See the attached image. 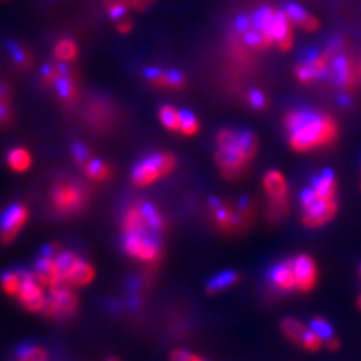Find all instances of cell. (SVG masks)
Masks as SVG:
<instances>
[{
  "label": "cell",
  "instance_id": "cell-1",
  "mask_svg": "<svg viewBox=\"0 0 361 361\" xmlns=\"http://www.w3.org/2000/svg\"><path fill=\"white\" fill-rule=\"evenodd\" d=\"M289 145L297 152H309L331 145L337 139V123L325 113L312 110H290L285 116Z\"/></svg>",
  "mask_w": 361,
  "mask_h": 361
},
{
  "label": "cell",
  "instance_id": "cell-2",
  "mask_svg": "<svg viewBox=\"0 0 361 361\" xmlns=\"http://www.w3.org/2000/svg\"><path fill=\"white\" fill-rule=\"evenodd\" d=\"M208 208L217 228L228 235L241 233L250 226L255 217L253 200L248 196L240 197L236 203L211 197Z\"/></svg>",
  "mask_w": 361,
  "mask_h": 361
},
{
  "label": "cell",
  "instance_id": "cell-3",
  "mask_svg": "<svg viewBox=\"0 0 361 361\" xmlns=\"http://www.w3.org/2000/svg\"><path fill=\"white\" fill-rule=\"evenodd\" d=\"M87 199L89 193L86 187L71 178H61L50 190V205L62 217L80 214L87 205Z\"/></svg>",
  "mask_w": 361,
  "mask_h": 361
},
{
  "label": "cell",
  "instance_id": "cell-4",
  "mask_svg": "<svg viewBox=\"0 0 361 361\" xmlns=\"http://www.w3.org/2000/svg\"><path fill=\"white\" fill-rule=\"evenodd\" d=\"M176 164V157L169 152H157L145 157L143 160L134 166L131 173V183L135 187H149L157 183V180L172 173Z\"/></svg>",
  "mask_w": 361,
  "mask_h": 361
},
{
  "label": "cell",
  "instance_id": "cell-5",
  "mask_svg": "<svg viewBox=\"0 0 361 361\" xmlns=\"http://www.w3.org/2000/svg\"><path fill=\"white\" fill-rule=\"evenodd\" d=\"M77 309L78 298L73 290V286L63 280L61 283L50 288L42 313L50 319L63 321L74 316Z\"/></svg>",
  "mask_w": 361,
  "mask_h": 361
},
{
  "label": "cell",
  "instance_id": "cell-6",
  "mask_svg": "<svg viewBox=\"0 0 361 361\" xmlns=\"http://www.w3.org/2000/svg\"><path fill=\"white\" fill-rule=\"evenodd\" d=\"M331 62L333 54L329 50L324 49L319 51L312 49L304 53L302 59L295 66V75L302 85L324 80L331 74Z\"/></svg>",
  "mask_w": 361,
  "mask_h": 361
},
{
  "label": "cell",
  "instance_id": "cell-7",
  "mask_svg": "<svg viewBox=\"0 0 361 361\" xmlns=\"http://www.w3.org/2000/svg\"><path fill=\"white\" fill-rule=\"evenodd\" d=\"M123 252L146 264H155L161 256V243L158 235L151 232L123 233Z\"/></svg>",
  "mask_w": 361,
  "mask_h": 361
},
{
  "label": "cell",
  "instance_id": "cell-8",
  "mask_svg": "<svg viewBox=\"0 0 361 361\" xmlns=\"http://www.w3.org/2000/svg\"><path fill=\"white\" fill-rule=\"evenodd\" d=\"M41 77L44 85L54 87L56 92H58V97L63 103L71 104L78 98V85L75 78L62 62L45 65Z\"/></svg>",
  "mask_w": 361,
  "mask_h": 361
},
{
  "label": "cell",
  "instance_id": "cell-9",
  "mask_svg": "<svg viewBox=\"0 0 361 361\" xmlns=\"http://www.w3.org/2000/svg\"><path fill=\"white\" fill-rule=\"evenodd\" d=\"M17 298L23 307L33 313L42 312L45 301H47V295L42 290V285L39 283L35 274L27 269H23V281Z\"/></svg>",
  "mask_w": 361,
  "mask_h": 361
},
{
  "label": "cell",
  "instance_id": "cell-10",
  "mask_svg": "<svg viewBox=\"0 0 361 361\" xmlns=\"http://www.w3.org/2000/svg\"><path fill=\"white\" fill-rule=\"evenodd\" d=\"M29 219V209L23 203H13L0 216V240L11 243L16 240L20 231L25 228Z\"/></svg>",
  "mask_w": 361,
  "mask_h": 361
},
{
  "label": "cell",
  "instance_id": "cell-11",
  "mask_svg": "<svg viewBox=\"0 0 361 361\" xmlns=\"http://www.w3.org/2000/svg\"><path fill=\"white\" fill-rule=\"evenodd\" d=\"M293 271L297 279V290L310 292L318 281V267H316L313 257L309 255H298L292 259Z\"/></svg>",
  "mask_w": 361,
  "mask_h": 361
},
{
  "label": "cell",
  "instance_id": "cell-12",
  "mask_svg": "<svg viewBox=\"0 0 361 361\" xmlns=\"http://www.w3.org/2000/svg\"><path fill=\"white\" fill-rule=\"evenodd\" d=\"M338 203L336 200H319L316 205L309 209H302L301 212V221L306 228L316 229L321 226L326 224L337 214Z\"/></svg>",
  "mask_w": 361,
  "mask_h": 361
},
{
  "label": "cell",
  "instance_id": "cell-13",
  "mask_svg": "<svg viewBox=\"0 0 361 361\" xmlns=\"http://www.w3.org/2000/svg\"><path fill=\"white\" fill-rule=\"evenodd\" d=\"M145 78L160 89L179 90L187 85V78L183 73L175 70H161V68H148L145 71Z\"/></svg>",
  "mask_w": 361,
  "mask_h": 361
},
{
  "label": "cell",
  "instance_id": "cell-14",
  "mask_svg": "<svg viewBox=\"0 0 361 361\" xmlns=\"http://www.w3.org/2000/svg\"><path fill=\"white\" fill-rule=\"evenodd\" d=\"M33 274H35V277L42 286H49V289L63 281V277L61 274L58 264H56L54 256L45 252H41L38 261L35 262V271H33Z\"/></svg>",
  "mask_w": 361,
  "mask_h": 361
},
{
  "label": "cell",
  "instance_id": "cell-15",
  "mask_svg": "<svg viewBox=\"0 0 361 361\" xmlns=\"http://www.w3.org/2000/svg\"><path fill=\"white\" fill-rule=\"evenodd\" d=\"M268 279L273 286L280 292H292L297 290V279L295 271H293L292 259L289 261H281L276 264L268 271Z\"/></svg>",
  "mask_w": 361,
  "mask_h": 361
},
{
  "label": "cell",
  "instance_id": "cell-16",
  "mask_svg": "<svg viewBox=\"0 0 361 361\" xmlns=\"http://www.w3.org/2000/svg\"><path fill=\"white\" fill-rule=\"evenodd\" d=\"M334 83L342 87L346 92L353 90L357 83V77L355 73L351 66V62L348 61L346 56L343 53H338L333 58L331 62V74Z\"/></svg>",
  "mask_w": 361,
  "mask_h": 361
},
{
  "label": "cell",
  "instance_id": "cell-17",
  "mask_svg": "<svg viewBox=\"0 0 361 361\" xmlns=\"http://www.w3.org/2000/svg\"><path fill=\"white\" fill-rule=\"evenodd\" d=\"M316 195L322 200H336L337 199V184L336 176L331 169H324V171L314 176L310 185Z\"/></svg>",
  "mask_w": 361,
  "mask_h": 361
},
{
  "label": "cell",
  "instance_id": "cell-18",
  "mask_svg": "<svg viewBox=\"0 0 361 361\" xmlns=\"http://www.w3.org/2000/svg\"><path fill=\"white\" fill-rule=\"evenodd\" d=\"M122 231H123V233L151 232L149 228H148V224H146V221L143 219L140 203H131V205L126 211H123Z\"/></svg>",
  "mask_w": 361,
  "mask_h": 361
},
{
  "label": "cell",
  "instance_id": "cell-19",
  "mask_svg": "<svg viewBox=\"0 0 361 361\" xmlns=\"http://www.w3.org/2000/svg\"><path fill=\"white\" fill-rule=\"evenodd\" d=\"M283 11L286 13L292 25H297L298 27L304 29L306 32H316L321 26L318 18L310 16L306 9L301 8L297 4H288Z\"/></svg>",
  "mask_w": 361,
  "mask_h": 361
},
{
  "label": "cell",
  "instance_id": "cell-20",
  "mask_svg": "<svg viewBox=\"0 0 361 361\" xmlns=\"http://www.w3.org/2000/svg\"><path fill=\"white\" fill-rule=\"evenodd\" d=\"M264 188L269 199H279L289 196V188L286 184L285 176L276 169H271L264 176Z\"/></svg>",
  "mask_w": 361,
  "mask_h": 361
},
{
  "label": "cell",
  "instance_id": "cell-21",
  "mask_svg": "<svg viewBox=\"0 0 361 361\" xmlns=\"http://www.w3.org/2000/svg\"><path fill=\"white\" fill-rule=\"evenodd\" d=\"M240 279L241 276L236 273V271H232V269L221 271V273L216 274L207 281L205 290L207 293H209V295H216V293H220L226 289L235 286L240 281Z\"/></svg>",
  "mask_w": 361,
  "mask_h": 361
},
{
  "label": "cell",
  "instance_id": "cell-22",
  "mask_svg": "<svg viewBox=\"0 0 361 361\" xmlns=\"http://www.w3.org/2000/svg\"><path fill=\"white\" fill-rule=\"evenodd\" d=\"M95 277V269L85 259H80L78 264L71 269V273L66 276L65 281L70 283L73 288H83L89 285Z\"/></svg>",
  "mask_w": 361,
  "mask_h": 361
},
{
  "label": "cell",
  "instance_id": "cell-23",
  "mask_svg": "<svg viewBox=\"0 0 361 361\" xmlns=\"http://www.w3.org/2000/svg\"><path fill=\"white\" fill-rule=\"evenodd\" d=\"M80 169L87 179L95 180V183H104V180L111 178V167L95 155L90 157Z\"/></svg>",
  "mask_w": 361,
  "mask_h": 361
},
{
  "label": "cell",
  "instance_id": "cell-24",
  "mask_svg": "<svg viewBox=\"0 0 361 361\" xmlns=\"http://www.w3.org/2000/svg\"><path fill=\"white\" fill-rule=\"evenodd\" d=\"M140 208L143 212V219L148 224V228L152 233L160 235L166 229V219L154 203L151 202H140Z\"/></svg>",
  "mask_w": 361,
  "mask_h": 361
},
{
  "label": "cell",
  "instance_id": "cell-25",
  "mask_svg": "<svg viewBox=\"0 0 361 361\" xmlns=\"http://www.w3.org/2000/svg\"><path fill=\"white\" fill-rule=\"evenodd\" d=\"M32 163H33L32 154L26 148H21V146H17V148L11 149L6 155L8 167L17 173L27 172L32 167Z\"/></svg>",
  "mask_w": 361,
  "mask_h": 361
},
{
  "label": "cell",
  "instance_id": "cell-26",
  "mask_svg": "<svg viewBox=\"0 0 361 361\" xmlns=\"http://www.w3.org/2000/svg\"><path fill=\"white\" fill-rule=\"evenodd\" d=\"M280 329L283 331V334L289 338L290 342H293L295 345L301 346L304 336L307 333V326L301 324L298 319L295 318H285L283 321L280 322Z\"/></svg>",
  "mask_w": 361,
  "mask_h": 361
},
{
  "label": "cell",
  "instance_id": "cell-27",
  "mask_svg": "<svg viewBox=\"0 0 361 361\" xmlns=\"http://www.w3.org/2000/svg\"><path fill=\"white\" fill-rule=\"evenodd\" d=\"M290 211V199L289 196L279 197V199H269L268 208H267V217L271 223H280L285 220Z\"/></svg>",
  "mask_w": 361,
  "mask_h": 361
},
{
  "label": "cell",
  "instance_id": "cell-28",
  "mask_svg": "<svg viewBox=\"0 0 361 361\" xmlns=\"http://www.w3.org/2000/svg\"><path fill=\"white\" fill-rule=\"evenodd\" d=\"M17 361H49V354L37 343L26 342L16 349Z\"/></svg>",
  "mask_w": 361,
  "mask_h": 361
},
{
  "label": "cell",
  "instance_id": "cell-29",
  "mask_svg": "<svg viewBox=\"0 0 361 361\" xmlns=\"http://www.w3.org/2000/svg\"><path fill=\"white\" fill-rule=\"evenodd\" d=\"M54 58L58 62L66 63V62H73L77 59L78 56V45L75 41L70 38H62L54 45Z\"/></svg>",
  "mask_w": 361,
  "mask_h": 361
},
{
  "label": "cell",
  "instance_id": "cell-30",
  "mask_svg": "<svg viewBox=\"0 0 361 361\" xmlns=\"http://www.w3.org/2000/svg\"><path fill=\"white\" fill-rule=\"evenodd\" d=\"M23 281V268H16L0 276V286L9 297H17Z\"/></svg>",
  "mask_w": 361,
  "mask_h": 361
},
{
  "label": "cell",
  "instance_id": "cell-31",
  "mask_svg": "<svg viewBox=\"0 0 361 361\" xmlns=\"http://www.w3.org/2000/svg\"><path fill=\"white\" fill-rule=\"evenodd\" d=\"M238 148L241 154L244 155L245 161H252L257 154L259 148V140L253 131H240V139H238Z\"/></svg>",
  "mask_w": 361,
  "mask_h": 361
},
{
  "label": "cell",
  "instance_id": "cell-32",
  "mask_svg": "<svg viewBox=\"0 0 361 361\" xmlns=\"http://www.w3.org/2000/svg\"><path fill=\"white\" fill-rule=\"evenodd\" d=\"M158 118L163 126L173 133H180V110L173 106H163L158 111Z\"/></svg>",
  "mask_w": 361,
  "mask_h": 361
},
{
  "label": "cell",
  "instance_id": "cell-33",
  "mask_svg": "<svg viewBox=\"0 0 361 361\" xmlns=\"http://www.w3.org/2000/svg\"><path fill=\"white\" fill-rule=\"evenodd\" d=\"M54 259H56V264H58L61 274H62V277L65 280L66 276L71 273V269L78 264V261H80L82 257L77 256L71 250H61V252H58V255L54 256Z\"/></svg>",
  "mask_w": 361,
  "mask_h": 361
},
{
  "label": "cell",
  "instance_id": "cell-34",
  "mask_svg": "<svg viewBox=\"0 0 361 361\" xmlns=\"http://www.w3.org/2000/svg\"><path fill=\"white\" fill-rule=\"evenodd\" d=\"M8 50H9L11 58H13L14 63L20 68V70L26 71L32 66V56L26 47H23V45H20L17 42H13V44H9Z\"/></svg>",
  "mask_w": 361,
  "mask_h": 361
},
{
  "label": "cell",
  "instance_id": "cell-35",
  "mask_svg": "<svg viewBox=\"0 0 361 361\" xmlns=\"http://www.w3.org/2000/svg\"><path fill=\"white\" fill-rule=\"evenodd\" d=\"M200 130V122L195 113L190 110H180V133L184 135H196Z\"/></svg>",
  "mask_w": 361,
  "mask_h": 361
},
{
  "label": "cell",
  "instance_id": "cell-36",
  "mask_svg": "<svg viewBox=\"0 0 361 361\" xmlns=\"http://www.w3.org/2000/svg\"><path fill=\"white\" fill-rule=\"evenodd\" d=\"M11 118H13V109H11L9 89L0 85V126L9 122Z\"/></svg>",
  "mask_w": 361,
  "mask_h": 361
},
{
  "label": "cell",
  "instance_id": "cell-37",
  "mask_svg": "<svg viewBox=\"0 0 361 361\" xmlns=\"http://www.w3.org/2000/svg\"><path fill=\"white\" fill-rule=\"evenodd\" d=\"M310 330H312L313 333L318 334V336L322 338V341H324V343H325V341H329L330 337L336 336V334H334L333 325H331L329 321H326V319L321 318V316H318V318L312 319V322H310Z\"/></svg>",
  "mask_w": 361,
  "mask_h": 361
},
{
  "label": "cell",
  "instance_id": "cell-38",
  "mask_svg": "<svg viewBox=\"0 0 361 361\" xmlns=\"http://www.w3.org/2000/svg\"><path fill=\"white\" fill-rule=\"evenodd\" d=\"M322 345H325L322 338L316 333H313L309 326V330H307L306 336H304V341H302L301 346L304 349H307V351H310V353H316V351H319Z\"/></svg>",
  "mask_w": 361,
  "mask_h": 361
},
{
  "label": "cell",
  "instance_id": "cell-39",
  "mask_svg": "<svg viewBox=\"0 0 361 361\" xmlns=\"http://www.w3.org/2000/svg\"><path fill=\"white\" fill-rule=\"evenodd\" d=\"M319 200H322V199L318 197V195H316V191H314L312 187L304 188V190L301 191V193H300V203H301L302 209L312 208V207L316 205V203H318Z\"/></svg>",
  "mask_w": 361,
  "mask_h": 361
},
{
  "label": "cell",
  "instance_id": "cell-40",
  "mask_svg": "<svg viewBox=\"0 0 361 361\" xmlns=\"http://www.w3.org/2000/svg\"><path fill=\"white\" fill-rule=\"evenodd\" d=\"M92 155L94 154L90 152L89 148H86L85 145H82V143L73 145V158H74V161L77 163L78 167H82Z\"/></svg>",
  "mask_w": 361,
  "mask_h": 361
},
{
  "label": "cell",
  "instance_id": "cell-41",
  "mask_svg": "<svg viewBox=\"0 0 361 361\" xmlns=\"http://www.w3.org/2000/svg\"><path fill=\"white\" fill-rule=\"evenodd\" d=\"M169 357H171V361H209L199 357L195 353L187 351V349H173Z\"/></svg>",
  "mask_w": 361,
  "mask_h": 361
},
{
  "label": "cell",
  "instance_id": "cell-42",
  "mask_svg": "<svg viewBox=\"0 0 361 361\" xmlns=\"http://www.w3.org/2000/svg\"><path fill=\"white\" fill-rule=\"evenodd\" d=\"M247 98H248V103H250V106L256 110H262L267 107V97L259 89H252L250 92H248Z\"/></svg>",
  "mask_w": 361,
  "mask_h": 361
},
{
  "label": "cell",
  "instance_id": "cell-43",
  "mask_svg": "<svg viewBox=\"0 0 361 361\" xmlns=\"http://www.w3.org/2000/svg\"><path fill=\"white\" fill-rule=\"evenodd\" d=\"M115 25L118 32L122 33V35H128V33L133 30V21L128 18V16L115 21Z\"/></svg>",
  "mask_w": 361,
  "mask_h": 361
},
{
  "label": "cell",
  "instance_id": "cell-44",
  "mask_svg": "<svg viewBox=\"0 0 361 361\" xmlns=\"http://www.w3.org/2000/svg\"><path fill=\"white\" fill-rule=\"evenodd\" d=\"M154 2L155 0H131L130 6L134 11H145L146 8H149Z\"/></svg>",
  "mask_w": 361,
  "mask_h": 361
},
{
  "label": "cell",
  "instance_id": "cell-45",
  "mask_svg": "<svg viewBox=\"0 0 361 361\" xmlns=\"http://www.w3.org/2000/svg\"><path fill=\"white\" fill-rule=\"evenodd\" d=\"M325 346L326 349H330V351H337L338 346H341V342H338V338L336 336H333L329 341H325Z\"/></svg>",
  "mask_w": 361,
  "mask_h": 361
},
{
  "label": "cell",
  "instance_id": "cell-46",
  "mask_svg": "<svg viewBox=\"0 0 361 361\" xmlns=\"http://www.w3.org/2000/svg\"><path fill=\"white\" fill-rule=\"evenodd\" d=\"M106 361H121L119 358H116V357H110V358H107Z\"/></svg>",
  "mask_w": 361,
  "mask_h": 361
},
{
  "label": "cell",
  "instance_id": "cell-47",
  "mask_svg": "<svg viewBox=\"0 0 361 361\" xmlns=\"http://www.w3.org/2000/svg\"><path fill=\"white\" fill-rule=\"evenodd\" d=\"M358 309H360V310H361V297H360V298H358Z\"/></svg>",
  "mask_w": 361,
  "mask_h": 361
},
{
  "label": "cell",
  "instance_id": "cell-48",
  "mask_svg": "<svg viewBox=\"0 0 361 361\" xmlns=\"http://www.w3.org/2000/svg\"><path fill=\"white\" fill-rule=\"evenodd\" d=\"M360 276H361V265H360Z\"/></svg>",
  "mask_w": 361,
  "mask_h": 361
}]
</instances>
